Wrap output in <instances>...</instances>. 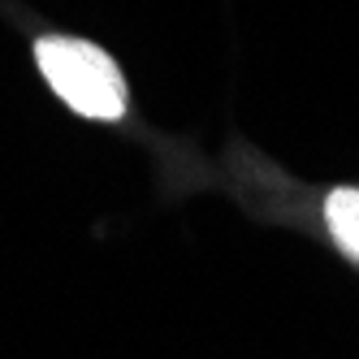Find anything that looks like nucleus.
<instances>
[{
	"label": "nucleus",
	"instance_id": "f257e3e1",
	"mask_svg": "<svg viewBox=\"0 0 359 359\" xmlns=\"http://www.w3.org/2000/svg\"><path fill=\"white\" fill-rule=\"evenodd\" d=\"M39 74L48 79L74 113H83L91 121H117L126 113V83L121 69L104 48H95L87 39H69V35H48L35 48Z\"/></svg>",
	"mask_w": 359,
	"mask_h": 359
},
{
	"label": "nucleus",
	"instance_id": "f03ea898",
	"mask_svg": "<svg viewBox=\"0 0 359 359\" xmlns=\"http://www.w3.org/2000/svg\"><path fill=\"white\" fill-rule=\"evenodd\" d=\"M325 217H329V229H333V238H338V247L359 264V187L329 191Z\"/></svg>",
	"mask_w": 359,
	"mask_h": 359
}]
</instances>
